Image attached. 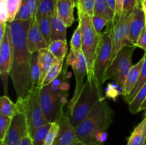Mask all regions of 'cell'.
I'll return each instance as SVG.
<instances>
[{"label": "cell", "mask_w": 146, "mask_h": 145, "mask_svg": "<svg viewBox=\"0 0 146 145\" xmlns=\"http://www.w3.org/2000/svg\"><path fill=\"white\" fill-rule=\"evenodd\" d=\"M31 20L7 22L11 45V68L10 77L17 98H22L31 90L30 58L27 45V33Z\"/></svg>", "instance_id": "1"}, {"label": "cell", "mask_w": 146, "mask_h": 145, "mask_svg": "<svg viewBox=\"0 0 146 145\" xmlns=\"http://www.w3.org/2000/svg\"><path fill=\"white\" fill-rule=\"evenodd\" d=\"M114 115V111L109 104L104 99L101 100L75 127L78 140L84 145H96L105 142L106 130L112 123Z\"/></svg>", "instance_id": "2"}, {"label": "cell", "mask_w": 146, "mask_h": 145, "mask_svg": "<svg viewBox=\"0 0 146 145\" xmlns=\"http://www.w3.org/2000/svg\"><path fill=\"white\" fill-rule=\"evenodd\" d=\"M68 89L58 84L51 82L42 87L39 95V102L43 114L49 123H58L64 115V105L67 102Z\"/></svg>", "instance_id": "3"}, {"label": "cell", "mask_w": 146, "mask_h": 145, "mask_svg": "<svg viewBox=\"0 0 146 145\" xmlns=\"http://www.w3.org/2000/svg\"><path fill=\"white\" fill-rule=\"evenodd\" d=\"M104 99L97 87L95 78H87L78 100L66 114L71 125L78 126L91 112L98 102Z\"/></svg>", "instance_id": "4"}, {"label": "cell", "mask_w": 146, "mask_h": 145, "mask_svg": "<svg viewBox=\"0 0 146 145\" xmlns=\"http://www.w3.org/2000/svg\"><path fill=\"white\" fill-rule=\"evenodd\" d=\"M78 24H80L82 34V53L86 60L88 66L87 78H94V65L96 56L97 48L102 35L94 29L91 16L78 9Z\"/></svg>", "instance_id": "5"}, {"label": "cell", "mask_w": 146, "mask_h": 145, "mask_svg": "<svg viewBox=\"0 0 146 145\" xmlns=\"http://www.w3.org/2000/svg\"><path fill=\"white\" fill-rule=\"evenodd\" d=\"M41 88L36 87L29 91L28 94L22 98H17V105L19 111L23 112L27 119L29 134L36 129L49 123L41 110L39 102Z\"/></svg>", "instance_id": "6"}, {"label": "cell", "mask_w": 146, "mask_h": 145, "mask_svg": "<svg viewBox=\"0 0 146 145\" xmlns=\"http://www.w3.org/2000/svg\"><path fill=\"white\" fill-rule=\"evenodd\" d=\"M110 27L101 36L97 48L96 56L94 65V75L100 93L104 97L103 86L105 82V75L112 55V37Z\"/></svg>", "instance_id": "7"}, {"label": "cell", "mask_w": 146, "mask_h": 145, "mask_svg": "<svg viewBox=\"0 0 146 145\" xmlns=\"http://www.w3.org/2000/svg\"><path fill=\"white\" fill-rule=\"evenodd\" d=\"M135 45H127L119 51L113 61L110 63L105 75V82L113 80L117 85L123 88L127 76L133 67L132 57Z\"/></svg>", "instance_id": "8"}, {"label": "cell", "mask_w": 146, "mask_h": 145, "mask_svg": "<svg viewBox=\"0 0 146 145\" xmlns=\"http://www.w3.org/2000/svg\"><path fill=\"white\" fill-rule=\"evenodd\" d=\"M130 14L127 15L122 14L118 21H115L113 25L111 30L112 55L110 63L113 61L117 54L123 47L127 45H134L129 40Z\"/></svg>", "instance_id": "9"}, {"label": "cell", "mask_w": 146, "mask_h": 145, "mask_svg": "<svg viewBox=\"0 0 146 145\" xmlns=\"http://www.w3.org/2000/svg\"><path fill=\"white\" fill-rule=\"evenodd\" d=\"M11 45L7 26L2 40L0 41V75L4 87V95H8V80L11 68Z\"/></svg>", "instance_id": "10"}, {"label": "cell", "mask_w": 146, "mask_h": 145, "mask_svg": "<svg viewBox=\"0 0 146 145\" xmlns=\"http://www.w3.org/2000/svg\"><path fill=\"white\" fill-rule=\"evenodd\" d=\"M71 66L75 75L76 86L72 98L68 102V107H67L68 112L72 109L76 101L78 100L85 85L84 78L88 77V66H87L86 60L82 51L78 54L76 59L71 64Z\"/></svg>", "instance_id": "11"}, {"label": "cell", "mask_w": 146, "mask_h": 145, "mask_svg": "<svg viewBox=\"0 0 146 145\" xmlns=\"http://www.w3.org/2000/svg\"><path fill=\"white\" fill-rule=\"evenodd\" d=\"M29 132L26 117L23 112L18 111L12 118L5 138L1 142L6 145H21L23 138Z\"/></svg>", "instance_id": "12"}, {"label": "cell", "mask_w": 146, "mask_h": 145, "mask_svg": "<svg viewBox=\"0 0 146 145\" xmlns=\"http://www.w3.org/2000/svg\"><path fill=\"white\" fill-rule=\"evenodd\" d=\"M145 21L146 14L142 4H140L130 14L129 40L135 46L140 35L145 28Z\"/></svg>", "instance_id": "13"}, {"label": "cell", "mask_w": 146, "mask_h": 145, "mask_svg": "<svg viewBox=\"0 0 146 145\" xmlns=\"http://www.w3.org/2000/svg\"><path fill=\"white\" fill-rule=\"evenodd\" d=\"M59 130L53 145H74L78 142L75 128L71 125L68 117L64 114L58 122Z\"/></svg>", "instance_id": "14"}, {"label": "cell", "mask_w": 146, "mask_h": 145, "mask_svg": "<svg viewBox=\"0 0 146 145\" xmlns=\"http://www.w3.org/2000/svg\"><path fill=\"white\" fill-rule=\"evenodd\" d=\"M27 45L31 53L39 51L41 49L48 48V43L44 39L40 31L36 18L31 19L30 26L27 33Z\"/></svg>", "instance_id": "15"}, {"label": "cell", "mask_w": 146, "mask_h": 145, "mask_svg": "<svg viewBox=\"0 0 146 145\" xmlns=\"http://www.w3.org/2000/svg\"><path fill=\"white\" fill-rule=\"evenodd\" d=\"M76 4L72 0H57L56 12L67 28L74 24V11Z\"/></svg>", "instance_id": "16"}, {"label": "cell", "mask_w": 146, "mask_h": 145, "mask_svg": "<svg viewBox=\"0 0 146 145\" xmlns=\"http://www.w3.org/2000/svg\"><path fill=\"white\" fill-rule=\"evenodd\" d=\"M40 0H22L14 21H28L36 18Z\"/></svg>", "instance_id": "17"}, {"label": "cell", "mask_w": 146, "mask_h": 145, "mask_svg": "<svg viewBox=\"0 0 146 145\" xmlns=\"http://www.w3.org/2000/svg\"><path fill=\"white\" fill-rule=\"evenodd\" d=\"M143 61L144 57H143L141 61H138L135 65H133L131 69L130 70L128 76H127L126 80L124 84L123 88L122 89V95L123 98L131 93L132 90L135 87V84L138 82L140 75H141V68H142Z\"/></svg>", "instance_id": "18"}, {"label": "cell", "mask_w": 146, "mask_h": 145, "mask_svg": "<svg viewBox=\"0 0 146 145\" xmlns=\"http://www.w3.org/2000/svg\"><path fill=\"white\" fill-rule=\"evenodd\" d=\"M54 60H55V58L50 53L48 48L41 49L38 51V65H39L40 70L38 87H40V88L41 87L44 78L48 72L50 67L52 65Z\"/></svg>", "instance_id": "19"}, {"label": "cell", "mask_w": 146, "mask_h": 145, "mask_svg": "<svg viewBox=\"0 0 146 145\" xmlns=\"http://www.w3.org/2000/svg\"><path fill=\"white\" fill-rule=\"evenodd\" d=\"M66 26L57 14L56 11L51 16V41L56 40L66 41Z\"/></svg>", "instance_id": "20"}, {"label": "cell", "mask_w": 146, "mask_h": 145, "mask_svg": "<svg viewBox=\"0 0 146 145\" xmlns=\"http://www.w3.org/2000/svg\"><path fill=\"white\" fill-rule=\"evenodd\" d=\"M146 144V119L144 118L138 124L128 139L126 145H145Z\"/></svg>", "instance_id": "21"}, {"label": "cell", "mask_w": 146, "mask_h": 145, "mask_svg": "<svg viewBox=\"0 0 146 145\" xmlns=\"http://www.w3.org/2000/svg\"><path fill=\"white\" fill-rule=\"evenodd\" d=\"M100 16L114 24L115 11L110 7L107 0H96L94 5V16Z\"/></svg>", "instance_id": "22"}, {"label": "cell", "mask_w": 146, "mask_h": 145, "mask_svg": "<svg viewBox=\"0 0 146 145\" xmlns=\"http://www.w3.org/2000/svg\"><path fill=\"white\" fill-rule=\"evenodd\" d=\"M30 84L31 90L38 86L40 77V70L38 65V51L31 54L30 58Z\"/></svg>", "instance_id": "23"}, {"label": "cell", "mask_w": 146, "mask_h": 145, "mask_svg": "<svg viewBox=\"0 0 146 145\" xmlns=\"http://www.w3.org/2000/svg\"><path fill=\"white\" fill-rule=\"evenodd\" d=\"M57 0H40L36 19L42 17L52 16L56 11Z\"/></svg>", "instance_id": "24"}, {"label": "cell", "mask_w": 146, "mask_h": 145, "mask_svg": "<svg viewBox=\"0 0 146 145\" xmlns=\"http://www.w3.org/2000/svg\"><path fill=\"white\" fill-rule=\"evenodd\" d=\"M63 65H64V60H57L55 58L52 65L50 67L48 72L44 78L41 88L42 87L50 85L61 75L62 72Z\"/></svg>", "instance_id": "25"}, {"label": "cell", "mask_w": 146, "mask_h": 145, "mask_svg": "<svg viewBox=\"0 0 146 145\" xmlns=\"http://www.w3.org/2000/svg\"><path fill=\"white\" fill-rule=\"evenodd\" d=\"M48 50L56 59L64 60L66 55L67 50H68L67 41L56 40L51 41L48 45Z\"/></svg>", "instance_id": "26"}, {"label": "cell", "mask_w": 146, "mask_h": 145, "mask_svg": "<svg viewBox=\"0 0 146 145\" xmlns=\"http://www.w3.org/2000/svg\"><path fill=\"white\" fill-rule=\"evenodd\" d=\"M143 57L144 61L143 63L142 68H141V72L139 77V79H138V82L135 84V87H134L133 89L132 90L131 93L128 95H127V96L124 97V100H125V102L128 103V105L132 102L133 100L135 98V97L136 96L138 92H139L140 90H141V88H143V86L146 83V52L145 53V55H143Z\"/></svg>", "instance_id": "27"}, {"label": "cell", "mask_w": 146, "mask_h": 145, "mask_svg": "<svg viewBox=\"0 0 146 145\" xmlns=\"http://www.w3.org/2000/svg\"><path fill=\"white\" fill-rule=\"evenodd\" d=\"M18 111L16 103H14L7 95H3L0 98V115L12 119Z\"/></svg>", "instance_id": "28"}, {"label": "cell", "mask_w": 146, "mask_h": 145, "mask_svg": "<svg viewBox=\"0 0 146 145\" xmlns=\"http://www.w3.org/2000/svg\"><path fill=\"white\" fill-rule=\"evenodd\" d=\"M51 123H48L37 128L30 134H29L32 141L33 145H44L46 136L51 128Z\"/></svg>", "instance_id": "29"}, {"label": "cell", "mask_w": 146, "mask_h": 145, "mask_svg": "<svg viewBox=\"0 0 146 145\" xmlns=\"http://www.w3.org/2000/svg\"><path fill=\"white\" fill-rule=\"evenodd\" d=\"M36 21L41 34L49 45L50 43L51 42V16L42 17L36 19Z\"/></svg>", "instance_id": "30"}, {"label": "cell", "mask_w": 146, "mask_h": 145, "mask_svg": "<svg viewBox=\"0 0 146 145\" xmlns=\"http://www.w3.org/2000/svg\"><path fill=\"white\" fill-rule=\"evenodd\" d=\"M146 98V83L138 92L132 102L129 104V110L132 114H136L140 112V108Z\"/></svg>", "instance_id": "31"}, {"label": "cell", "mask_w": 146, "mask_h": 145, "mask_svg": "<svg viewBox=\"0 0 146 145\" xmlns=\"http://www.w3.org/2000/svg\"><path fill=\"white\" fill-rule=\"evenodd\" d=\"M91 18H92V23L94 29L100 35H103L105 31H106L110 27L113 25V24L110 23L108 20L100 16L94 15L91 17Z\"/></svg>", "instance_id": "32"}, {"label": "cell", "mask_w": 146, "mask_h": 145, "mask_svg": "<svg viewBox=\"0 0 146 145\" xmlns=\"http://www.w3.org/2000/svg\"><path fill=\"white\" fill-rule=\"evenodd\" d=\"M71 49L76 53L82 51V34L80 24H78L76 29L74 31L70 42Z\"/></svg>", "instance_id": "33"}, {"label": "cell", "mask_w": 146, "mask_h": 145, "mask_svg": "<svg viewBox=\"0 0 146 145\" xmlns=\"http://www.w3.org/2000/svg\"><path fill=\"white\" fill-rule=\"evenodd\" d=\"M8 11V21L12 22L15 19L16 15L21 7L22 0H6Z\"/></svg>", "instance_id": "34"}, {"label": "cell", "mask_w": 146, "mask_h": 145, "mask_svg": "<svg viewBox=\"0 0 146 145\" xmlns=\"http://www.w3.org/2000/svg\"><path fill=\"white\" fill-rule=\"evenodd\" d=\"M59 130V125L57 122L51 123V128L46 136L44 145H53Z\"/></svg>", "instance_id": "35"}, {"label": "cell", "mask_w": 146, "mask_h": 145, "mask_svg": "<svg viewBox=\"0 0 146 145\" xmlns=\"http://www.w3.org/2000/svg\"><path fill=\"white\" fill-rule=\"evenodd\" d=\"M12 119L9 117L0 115V141L3 142L5 138Z\"/></svg>", "instance_id": "36"}, {"label": "cell", "mask_w": 146, "mask_h": 145, "mask_svg": "<svg viewBox=\"0 0 146 145\" xmlns=\"http://www.w3.org/2000/svg\"><path fill=\"white\" fill-rule=\"evenodd\" d=\"M96 0H84L83 4L81 6L77 7V9H80L84 12L86 13L91 17L94 16V5H95Z\"/></svg>", "instance_id": "37"}, {"label": "cell", "mask_w": 146, "mask_h": 145, "mask_svg": "<svg viewBox=\"0 0 146 145\" xmlns=\"http://www.w3.org/2000/svg\"><path fill=\"white\" fill-rule=\"evenodd\" d=\"M138 5V0H124L123 7V14H130Z\"/></svg>", "instance_id": "38"}, {"label": "cell", "mask_w": 146, "mask_h": 145, "mask_svg": "<svg viewBox=\"0 0 146 145\" xmlns=\"http://www.w3.org/2000/svg\"><path fill=\"white\" fill-rule=\"evenodd\" d=\"M8 11L6 0H0V23H7Z\"/></svg>", "instance_id": "39"}, {"label": "cell", "mask_w": 146, "mask_h": 145, "mask_svg": "<svg viewBox=\"0 0 146 145\" xmlns=\"http://www.w3.org/2000/svg\"><path fill=\"white\" fill-rule=\"evenodd\" d=\"M124 0H115V18L114 23L118 21V18L121 17L123 14V7Z\"/></svg>", "instance_id": "40"}, {"label": "cell", "mask_w": 146, "mask_h": 145, "mask_svg": "<svg viewBox=\"0 0 146 145\" xmlns=\"http://www.w3.org/2000/svg\"><path fill=\"white\" fill-rule=\"evenodd\" d=\"M136 46L142 48L146 52V28L143 30L136 43Z\"/></svg>", "instance_id": "41"}, {"label": "cell", "mask_w": 146, "mask_h": 145, "mask_svg": "<svg viewBox=\"0 0 146 145\" xmlns=\"http://www.w3.org/2000/svg\"><path fill=\"white\" fill-rule=\"evenodd\" d=\"M21 145H33L32 141H31V137L29 134L26 135L24 138H23L22 141H21Z\"/></svg>", "instance_id": "42"}, {"label": "cell", "mask_w": 146, "mask_h": 145, "mask_svg": "<svg viewBox=\"0 0 146 145\" xmlns=\"http://www.w3.org/2000/svg\"><path fill=\"white\" fill-rule=\"evenodd\" d=\"M110 7L115 11V0H107Z\"/></svg>", "instance_id": "43"}, {"label": "cell", "mask_w": 146, "mask_h": 145, "mask_svg": "<svg viewBox=\"0 0 146 145\" xmlns=\"http://www.w3.org/2000/svg\"><path fill=\"white\" fill-rule=\"evenodd\" d=\"M143 110H146V98H145V100H144V102H143L141 108H140V112H141V111H143Z\"/></svg>", "instance_id": "44"}, {"label": "cell", "mask_w": 146, "mask_h": 145, "mask_svg": "<svg viewBox=\"0 0 146 145\" xmlns=\"http://www.w3.org/2000/svg\"><path fill=\"white\" fill-rule=\"evenodd\" d=\"M84 0H78V6H77V7H78V6H81V4H83V2H84Z\"/></svg>", "instance_id": "45"}, {"label": "cell", "mask_w": 146, "mask_h": 145, "mask_svg": "<svg viewBox=\"0 0 146 145\" xmlns=\"http://www.w3.org/2000/svg\"><path fill=\"white\" fill-rule=\"evenodd\" d=\"M74 145H84V144L82 143V142H79V141H78V142H77L76 143L74 144Z\"/></svg>", "instance_id": "46"}, {"label": "cell", "mask_w": 146, "mask_h": 145, "mask_svg": "<svg viewBox=\"0 0 146 145\" xmlns=\"http://www.w3.org/2000/svg\"><path fill=\"white\" fill-rule=\"evenodd\" d=\"M142 5H146V0H143V1L141 2Z\"/></svg>", "instance_id": "47"}, {"label": "cell", "mask_w": 146, "mask_h": 145, "mask_svg": "<svg viewBox=\"0 0 146 145\" xmlns=\"http://www.w3.org/2000/svg\"><path fill=\"white\" fill-rule=\"evenodd\" d=\"M72 1H74V2L76 3V7H77L78 4V0H72Z\"/></svg>", "instance_id": "48"}, {"label": "cell", "mask_w": 146, "mask_h": 145, "mask_svg": "<svg viewBox=\"0 0 146 145\" xmlns=\"http://www.w3.org/2000/svg\"><path fill=\"white\" fill-rule=\"evenodd\" d=\"M143 6V8L144 11H145V14H146V5H142Z\"/></svg>", "instance_id": "49"}, {"label": "cell", "mask_w": 146, "mask_h": 145, "mask_svg": "<svg viewBox=\"0 0 146 145\" xmlns=\"http://www.w3.org/2000/svg\"><path fill=\"white\" fill-rule=\"evenodd\" d=\"M143 1V0H138V4H141V2Z\"/></svg>", "instance_id": "50"}, {"label": "cell", "mask_w": 146, "mask_h": 145, "mask_svg": "<svg viewBox=\"0 0 146 145\" xmlns=\"http://www.w3.org/2000/svg\"><path fill=\"white\" fill-rule=\"evenodd\" d=\"M0 145H6V144L4 143V142H1V144Z\"/></svg>", "instance_id": "51"}, {"label": "cell", "mask_w": 146, "mask_h": 145, "mask_svg": "<svg viewBox=\"0 0 146 145\" xmlns=\"http://www.w3.org/2000/svg\"><path fill=\"white\" fill-rule=\"evenodd\" d=\"M144 118L146 119V112L145 113V115H144Z\"/></svg>", "instance_id": "52"}, {"label": "cell", "mask_w": 146, "mask_h": 145, "mask_svg": "<svg viewBox=\"0 0 146 145\" xmlns=\"http://www.w3.org/2000/svg\"><path fill=\"white\" fill-rule=\"evenodd\" d=\"M96 145H101V144H97Z\"/></svg>", "instance_id": "53"}, {"label": "cell", "mask_w": 146, "mask_h": 145, "mask_svg": "<svg viewBox=\"0 0 146 145\" xmlns=\"http://www.w3.org/2000/svg\"><path fill=\"white\" fill-rule=\"evenodd\" d=\"M145 28H146V21H145Z\"/></svg>", "instance_id": "54"}, {"label": "cell", "mask_w": 146, "mask_h": 145, "mask_svg": "<svg viewBox=\"0 0 146 145\" xmlns=\"http://www.w3.org/2000/svg\"><path fill=\"white\" fill-rule=\"evenodd\" d=\"M145 145H146V144H145Z\"/></svg>", "instance_id": "55"}]
</instances>
